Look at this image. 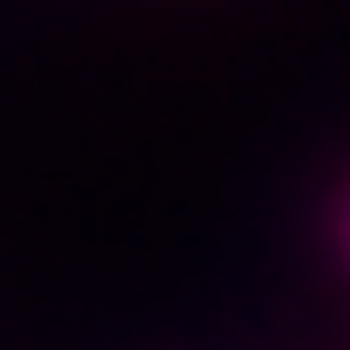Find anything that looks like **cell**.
I'll list each match as a JSON object with an SVG mask.
<instances>
[]
</instances>
